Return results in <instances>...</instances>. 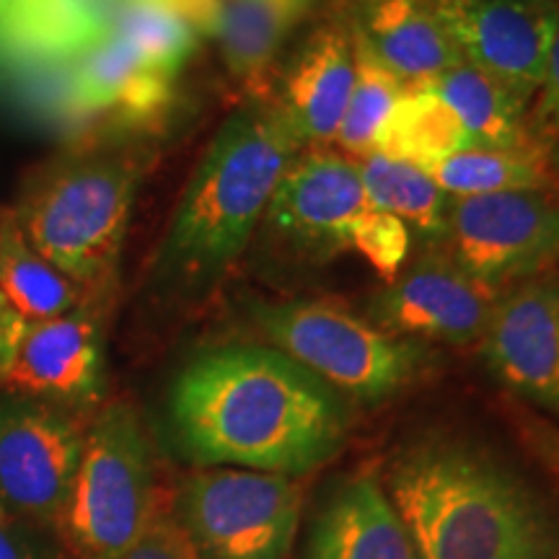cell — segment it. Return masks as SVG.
I'll use <instances>...</instances> for the list:
<instances>
[{
    "label": "cell",
    "instance_id": "1",
    "mask_svg": "<svg viewBox=\"0 0 559 559\" xmlns=\"http://www.w3.org/2000/svg\"><path fill=\"white\" fill-rule=\"evenodd\" d=\"M169 423L181 456L306 477L345 449V396L272 345L230 342L202 349L179 370Z\"/></svg>",
    "mask_w": 559,
    "mask_h": 559
},
{
    "label": "cell",
    "instance_id": "2",
    "mask_svg": "<svg viewBox=\"0 0 559 559\" xmlns=\"http://www.w3.org/2000/svg\"><path fill=\"white\" fill-rule=\"evenodd\" d=\"M419 559H559V506L498 451L423 432L383 474Z\"/></svg>",
    "mask_w": 559,
    "mask_h": 559
},
{
    "label": "cell",
    "instance_id": "3",
    "mask_svg": "<svg viewBox=\"0 0 559 559\" xmlns=\"http://www.w3.org/2000/svg\"><path fill=\"white\" fill-rule=\"evenodd\" d=\"M300 145L275 104L251 102L210 140L160 243V288L207 293L241 260Z\"/></svg>",
    "mask_w": 559,
    "mask_h": 559
},
{
    "label": "cell",
    "instance_id": "4",
    "mask_svg": "<svg viewBox=\"0 0 559 559\" xmlns=\"http://www.w3.org/2000/svg\"><path fill=\"white\" fill-rule=\"evenodd\" d=\"M143 171L140 148L88 140L41 166L13 215L62 275L88 293H109Z\"/></svg>",
    "mask_w": 559,
    "mask_h": 559
},
{
    "label": "cell",
    "instance_id": "5",
    "mask_svg": "<svg viewBox=\"0 0 559 559\" xmlns=\"http://www.w3.org/2000/svg\"><path fill=\"white\" fill-rule=\"evenodd\" d=\"M160 513L151 440L130 402L88 419L58 531L75 559H120Z\"/></svg>",
    "mask_w": 559,
    "mask_h": 559
},
{
    "label": "cell",
    "instance_id": "6",
    "mask_svg": "<svg viewBox=\"0 0 559 559\" xmlns=\"http://www.w3.org/2000/svg\"><path fill=\"white\" fill-rule=\"evenodd\" d=\"M251 319L272 347L345 400L389 402L432 366L423 342L394 337L370 319L321 300H257Z\"/></svg>",
    "mask_w": 559,
    "mask_h": 559
},
{
    "label": "cell",
    "instance_id": "7",
    "mask_svg": "<svg viewBox=\"0 0 559 559\" xmlns=\"http://www.w3.org/2000/svg\"><path fill=\"white\" fill-rule=\"evenodd\" d=\"M132 0H0V81L62 124H81L73 66L117 34Z\"/></svg>",
    "mask_w": 559,
    "mask_h": 559
},
{
    "label": "cell",
    "instance_id": "8",
    "mask_svg": "<svg viewBox=\"0 0 559 559\" xmlns=\"http://www.w3.org/2000/svg\"><path fill=\"white\" fill-rule=\"evenodd\" d=\"M304 513L296 477L207 466L181 481L174 519L200 559H288Z\"/></svg>",
    "mask_w": 559,
    "mask_h": 559
},
{
    "label": "cell",
    "instance_id": "9",
    "mask_svg": "<svg viewBox=\"0 0 559 559\" xmlns=\"http://www.w3.org/2000/svg\"><path fill=\"white\" fill-rule=\"evenodd\" d=\"M91 417L32 396L0 394V506L37 528H58Z\"/></svg>",
    "mask_w": 559,
    "mask_h": 559
},
{
    "label": "cell",
    "instance_id": "10",
    "mask_svg": "<svg viewBox=\"0 0 559 559\" xmlns=\"http://www.w3.org/2000/svg\"><path fill=\"white\" fill-rule=\"evenodd\" d=\"M443 243L466 275L500 296L559 257V202L544 192L453 198Z\"/></svg>",
    "mask_w": 559,
    "mask_h": 559
},
{
    "label": "cell",
    "instance_id": "11",
    "mask_svg": "<svg viewBox=\"0 0 559 559\" xmlns=\"http://www.w3.org/2000/svg\"><path fill=\"white\" fill-rule=\"evenodd\" d=\"M109 296L86 298L62 317L26 326L11 368L0 379L5 394L58 404L94 417L107 386L104 309Z\"/></svg>",
    "mask_w": 559,
    "mask_h": 559
},
{
    "label": "cell",
    "instance_id": "12",
    "mask_svg": "<svg viewBox=\"0 0 559 559\" xmlns=\"http://www.w3.org/2000/svg\"><path fill=\"white\" fill-rule=\"evenodd\" d=\"M461 55L523 104L542 88L559 26V0H432Z\"/></svg>",
    "mask_w": 559,
    "mask_h": 559
},
{
    "label": "cell",
    "instance_id": "13",
    "mask_svg": "<svg viewBox=\"0 0 559 559\" xmlns=\"http://www.w3.org/2000/svg\"><path fill=\"white\" fill-rule=\"evenodd\" d=\"M498 293L481 288L449 254H428L370 296L368 319L394 337L472 345L487 330Z\"/></svg>",
    "mask_w": 559,
    "mask_h": 559
},
{
    "label": "cell",
    "instance_id": "14",
    "mask_svg": "<svg viewBox=\"0 0 559 559\" xmlns=\"http://www.w3.org/2000/svg\"><path fill=\"white\" fill-rule=\"evenodd\" d=\"M481 355L508 391L559 415V283L531 277L495 300Z\"/></svg>",
    "mask_w": 559,
    "mask_h": 559
},
{
    "label": "cell",
    "instance_id": "15",
    "mask_svg": "<svg viewBox=\"0 0 559 559\" xmlns=\"http://www.w3.org/2000/svg\"><path fill=\"white\" fill-rule=\"evenodd\" d=\"M366 205L358 160L311 148L283 174L262 226L296 254L326 260L347 249L345 230Z\"/></svg>",
    "mask_w": 559,
    "mask_h": 559
},
{
    "label": "cell",
    "instance_id": "16",
    "mask_svg": "<svg viewBox=\"0 0 559 559\" xmlns=\"http://www.w3.org/2000/svg\"><path fill=\"white\" fill-rule=\"evenodd\" d=\"M355 81L353 37L345 24H324L300 45L275 104L300 148L337 138Z\"/></svg>",
    "mask_w": 559,
    "mask_h": 559
},
{
    "label": "cell",
    "instance_id": "17",
    "mask_svg": "<svg viewBox=\"0 0 559 559\" xmlns=\"http://www.w3.org/2000/svg\"><path fill=\"white\" fill-rule=\"evenodd\" d=\"M304 559H419L383 479L358 472L332 489L311 523Z\"/></svg>",
    "mask_w": 559,
    "mask_h": 559
},
{
    "label": "cell",
    "instance_id": "18",
    "mask_svg": "<svg viewBox=\"0 0 559 559\" xmlns=\"http://www.w3.org/2000/svg\"><path fill=\"white\" fill-rule=\"evenodd\" d=\"M73 83L88 120L111 117L124 128L160 120L174 99V75L151 66L117 34L96 41L75 60Z\"/></svg>",
    "mask_w": 559,
    "mask_h": 559
},
{
    "label": "cell",
    "instance_id": "19",
    "mask_svg": "<svg viewBox=\"0 0 559 559\" xmlns=\"http://www.w3.org/2000/svg\"><path fill=\"white\" fill-rule=\"evenodd\" d=\"M349 32L407 86L432 83L461 62L432 0H353Z\"/></svg>",
    "mask_w": 559,
    "mask_h": 559
},
{
    "label": "cell",
    "instance_id": "20",
    "mask_svg": "<svg viewBox=\"0 0 559 559\" xmlns=\"http://www.w3.org/2000/svg\"><path fill=\"white\" fill-rule=\"evenodd\" d=\"M313 0H223L213 41L228 73L264 102L270 70Z\"/></svg>",
    "mask_w": 559,
    "mask_h": 559
},
{
    "label": "cell",
    "instance_id": "21",
    "mask_svg": "<svg viewBox=\"0 0 559 559\" xmlns=\"http://www.w3.org/2000/svg\"><path fill=\"white\" fill-rule=\"evenodd\" d=\"M436 94L449 104L469 148H531L534 140L523 120V104L500 81L489 79L469 62H456L440 79L430 83Z\"/></svg>",
    "mask_w": 559,
    "mask_h": 559
},
{
    "label": "cell",
    "instance_id": "22",
    "mask_svg": "<svg viewBox=\"0 0 559 559\" xmlns=\"http://www.w3.org/2000/svg\"><path fill=\"white\" fill-rule=\"evenodd\" d=\"M0 293L26 324L62 317L86 298L109 296L88 293L47 262L24 236L13 210L0 213Z\"/></svg>",
    "mask_w": 559,
    "mask_h": 559
},
{
    "label": "cell",
    "instance_id": "23",
    "mask_svg": "<svg viewBox=\"0 0 559 559\" xmlns=\"http://www.w3.org/2000/svg\"><path fill=\"white\" fill-rule=\"evenodd\" d=\"M449 198L500 192H544L551 185L549 160L531 148H464L423 169Z\"/></svg>",
    "mask_w": 559,
    "mask_h": 559
},
{
    "label": "cell",
    "instance_id": "24",
    "mask_svg": "<svg viewBox=\"0 0 559 559\" xmlns=\"http://www.w3.org/2000/svg\"><path fill=\"white\" fill-rule=\"evenodd\" d=\"M358 166L368 205L396 215L428 243L445 241L453 198L440 190L419 166L383 153H370L360 158Z\"/></svg>",
    "mask_w": 559,
    "mask_h": 559
},
{
    "label": "cell",
    "instance_id": "25",
    "mask_svg": "<svg viewBox=\"0 0 559 559\" xmlns=\"http://www.w3.org/2000/svg\"><path fill=\"white\" fill-rule=\"evenodd\" d=\"M469 148L466 132L430 83L407 86L396 102L386 124L376 140V151L383 156L407 160L419 169Z\"/></svg>",
    "mask_w": 559,
    "mask_h": 559
},
{
    "label": "cell",
    "instance_id": "26",
    "mask_svg": "<svg viewBox=\"0 0 559 559\" xmlns=\"http://www.w3.org/2000/svg\"><path fill=\"white\" fill-rule=\"evenodd\" d=\"M349 37H353L355 52V81L353 91H349L345 117H342L334 140L349 156L366 158L376 151L379 132L386 124L391 111H394L396 102L407 91V83L396 73H391L358 34L349 32Z\"/></svg>",
    "mask_w": 559,
    "mask_h": 559
},
{
    "label": "cell",
    "instance_id": "27",
    "mask_svg": "<svg viewBox=\"0 0 559 559\" xmlns=\"http://www.w3.org/2000/svg\"><path fill=\"white\" fill-rule=\"evenodd\" d=\"M117 37L169 75H177L187 66L202 39L177 11L160 0H132L117 24Z\"/></svg>",
    "mask_w": 559,
    "mask_h": 559
},
{
    "label": "cell",
    "instance_id": "28",
    "mask_svg": "<svg viewBox=\"0 0 559 559\" xmlns=\"http://www.w3.org/2000/svg\"><path fill=\"white\" fill-rule=\"evenodd\" d=\"M345 247L358 251L370 270L383 283H394L402 275L412 249V230L386 210L366 205L349 221L345 230Z\"/></svg>",
    "mask_w": 559,
    "mask_h": 559
},
{
    "label": "cell",
    "instance_id": "29",
    "mask_svg": "<svg viewBox=\"0 0 559 559\" xmlns=\"http://www.w3.org/2000/svg\"><path fill=\"white\" fill-rule=\"evenodd\" d=\"M120 559H200V555L187 539L174 513L160 510L135 547H130Z\"/></svg>",
    "mask_w": 559,
    "mask_h": 559
},
{
    "label": "cell",
    "instance_id": "30",
    "mask_svg": "<svg viewBox=\"0 0 559 559\" xmlns=\"http://www.w3.org/2000/svg\"><path fill=\"white\" fill-rule=\"evenodd\" d=\"M29 528L37 526L0 513V559H62L41 547L39 536H34Z\"/></svg>",
    "mask_w": 559,
    "mask_h": 559
},
{
    "label": "cell",
    "instance_id": "31",
    "mask_svg": "<svg viewBox=\"0 0 559 559\" xmlns=\"http://www.w3.org/2000/svg\"><path fill=\"white\" fill-rule=\"evenodd\" d=\"M26 326L29 324L21 319V313L13 309L9 300H5L3 293H0V379H3L5 370L11 368L13 355H16Z\"/></svg>",
    "mask_w": 559,
    "mask_h": 559
},
{
    "label": "cell",
    "instance_id": "32",
    "mask_svg": "<svg viewBox=\"0 0 559 559\" xmlns=\"http://www.w3.org/2000/svg\"><path fill=\"white\" fill-rule=\"evenodd\" d=\"M539 91H542L544 124H547L551 138L559 143V26H557L555 45H551V52H549L547 75H544V83Z\"/></svg>",
    "mask_w": 559,
    "mask_h": 559
},
{
    "label": "cell",
    "instance_id": "33",
    "mask_svg": "<svg viewBox=\"0 0 559 559\" xmlns=\"http://www.w3.org/2000/svg\"><path fill=\"white\" fill-rule=\"evenodd\" d=\"M526 438L534 445L536 456H539L547 469L559 479V432L549 425L539 423V419H528L526 423Z\"/></svg>",
    "mask_w": 559,
    "mask_h": 559
},
{
    "label": "cell",
    "instance_id": "34",
    "mask_svg": "<svg viewBox=\"0 0 559 559\" xmlns=\"http://www.w3.org/2000/svg\"><path fill=\"white\" fill-rule=\"evenodd\" d=\"M0 513H5V510H3V506H0Z\"/></svg>",
    "mask_w": 559,
    "mask_h": 559
}]
</instances>
